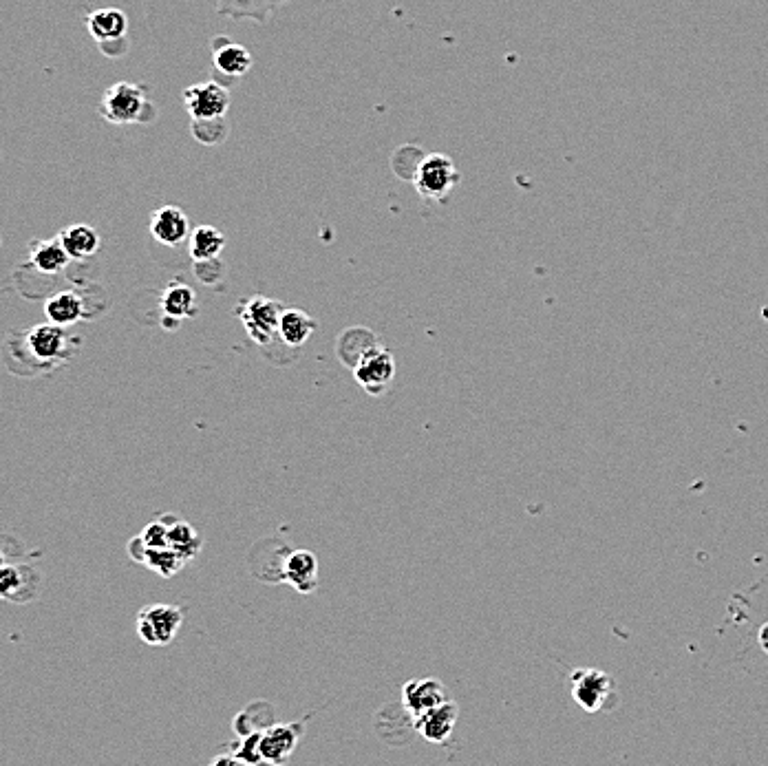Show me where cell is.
I'll return each mask as SVG.
<instances>
[{
    "label": "cell",
    "instance_id": "obj_1",
    "mask_svg": "<svg viewBox=\"0 0 768 766\" xmlns=\"http://www.w3.org/2000/svg\"><path fill=\"white\" fill-rule=\"evenodd\" d=\"M146 113H153V106L148 102V89L137 82H115L104 91L100 102V115L109 124L124 126L144 122Z\"/></svg>",
    "mask_w": 768,
    "mask_h": 766
},
{
    "label": "cell",
    "instance_id": "obj_2",
    "mask_svg": "<svg viewBox=\"0 0 768 766\" xmlns=\"http://www.w3.org/2000/svg\"><path fill=\"white\" fill-rule=\"evenodd\" d=\"M413 186L426 201H444L453 188L462 182L460 170L448 155H424L413 170Z\"/></svg>",
    "mask_w": 768,
    "mask_h": 766
},
{
    "label": "cell",
    "instance_id": "obj_3",
    "mask_svg": "<svg viewBox=\"0 0 768 766\" xmlns=\"http://www.w3.org/2000/svg\"><path fill=\"white\" fill-rule=\"evenodd\" d=\"M283 305L268 296H252V299L241 303V323L245 332L254 340V343L265 345L279 334Z\"/></svg>",
    "mask_w": 768,
    "mask_h": 766
},
{
    "label": "cell",
    "instance_id": "obj_4",
    "mask_svg": "<svg viewBox=\"0 0 768 766\" xmlns=\"http://www.w3.org/2000/svg\"><path fill=\"white\" fill-rule=\"evenodd\" d=\"M184 621V614L177 605H148L137 614V636L146 645H168Z\"/></svg>",
    "mask_w": 768,
    "mask_h": 766
},
{
    "label": "cell",
    "instance_id": "obj_5",
    "mask_svg": "<svg viewBox=\"0 0 768 766\" xmlns=\"http://www.w3.org/2000/svg\"><path fill=\"white\" fill-rule=\"evenodd\" d=\"M354 378L371 396H380V393L391 387L393 378H396V360H393L387 349L369 347L362 351L358 358L354 367Z\"/></svg>",
    "mask_w": 768,
    "mask_h": 766
},
{
    "label": "cell",
    "instance_id": "obj_6",
    "mask_svg": "<svg viewBox=\"0 0 768 766\" xmlns=\"http://www.w3.org/2000/svg\"><path fill=\"white\" fill-rule=\"evenodd\" d=\"M572 696L581 709L599 714L614 702L612 678L601 669H576L572 674Z\"/></svg>",
    "mask_w": 768,
    "mask_h": 766
},
{
    "label": "cell",
    "instance_id": "obj_7",
    "mask_svg": "<svg viewBox=\"0 0 768 766\" xmlns=\"http://www.w3.org/2000/svg\"><path fill=\"white\" fill-rule=\"evenodd\" d=\"M184 106L190 120H212L226 117L230 109V93L219 80L192 84L184 91Z\"/></svg>",
    "mask_w": 768,
    "mask_h": 766
},
{
    "label": "cell",
    "instance_id": "obj_8",
    "mask_svg": "<svg viewBox=\"0 0 768 766\" xmlns=\"http://www.w3.org/2000/svg\"><path fill=\"white\" fill-rule=\"evenodd\" d=\"M212 47V73L217 80H239L252 69V53L226 36H217L210 42Z\"/></svg>",
    "mask_w": 768,
    "mask_h": 766
},
{
    "label": "cell",
    "instance_id": "obj_9",
    "mask_svg": "<svg viewBox=\"0 0 768 766\" xmlns=\"http://www.w3.org/2000/svg\"><path fill=\"white\" fill-rule=\"evenodd\" d=\"M148 230H151V237L166 248L181 246V243L190 239L192 232L186 212L179 206L170 204L153 210L151 221H148Z\"/></svg>",
    "mask_w": 768,
    "mask_h": 766
},
{
    "label": "cell",
    "instance_id": "obj_10",
    "mask_svg": "<svg viewBox=\"0 0 768 766\" xmlns=\"http://www.w3.org/2000/svg\"><path fill=\"white\" fill-rule=\"evenodd\" d=\"M303 736V722L272 725L261 733V753L268 764H283L292 758L298 740Z\"/></svg>",
    "mask_w": 768,
    "mask_h": 766
},
{
    "label": "cell",
    "instance_id": "obj_11",
    "mask_svg": "<svg viewBox=\"0 0 768 766\" xmlns=\"http://www.w3.org/2000/svg\"><path fill=\"white\" fill-rule=\"evenodd\" d=\"M457 714H460V709H457L455 702L446 700L442 705H437L429 711H424V714H420L418 718H413V725H415V731H418L424 740H429L433 744H446L448 738L453 736Z\"/></svg>",
    "mask_w": 768,
    "mask_h": 766
},
{
    "label": "cell",
    "instance_id": "obj_12",
    "mask_svg": "<svg viewBox=\"0 0 768 766\" xmlns=\"http://www.w3.org/2000/svg\"><path fill=\"white\" fill-rule=\"evenodd\" d=\"M27 347L31 351V356L42 360V363H53L64 356V349H67V332H64L62 325L56 323H42L34 325L27 332Z\"/></svg>",
    "mask_w": 768,
    "mask_h": 766
},
{
    "label": "cell",
    "instance_id": "obj_13",
    "mask_svg": "<svg viewBox=\"0 0 768 766\" xmlns=\"http://www.w3.org/2000/svg\"><path fill=\"white\" fill-rule=\"evenodd\" d=\"M442 702H446V691L437 678L411 680L402 687V705L411 718H418L424 711L442 705Z\"/></svg>",
    "mask_w": 768,
    "mask_h": 766
},
{
    "label": "cell",
    "instance_id": "obj_14",
    "mask_svg": "<svg viewBox=\"0 0 768 766\" xmlns=\"http://www.w3.org/2000/svg\"><path fill=\"white\" fill-rule=\"evenodd\" d=\"M283 581L301 594H309L318 588V561L314 552L292 550L283 563Z\"/></svg>",
    "mask_w": 768,
    "mask_h": 766
},
{
    "label": "cell",
    "instance_id": "obj_15",
    "mask_svg": "<svg viewBox=\"0 0 768 766\" xmlns=\"http://www.w3.org/2000/svg\"><path fill=\"white\" fill-rule=\"evenodd\" d=\"M89 34L100 42V45H106V42H115V40H126L128 34V18L117 7H102L95 9L87 18Z\"/></svg>",
    "mask_w": 768,
    "mask_h": 766
},
{
    "label": "cell",
    "instance_id": "obj_16",
    "mask_svg": "<svg viewBox=\"0 0 768 766\" xmlns=\"http://www.w3.org/2000/svg\"><path fill=\"white\" fill-rule=\"evenodd\" d=\"M29 261L42 274H60L62 270H67L69 261L73 259L69 257V252L64 248V243L58 234V237L53 239L31 241Z\"/></svg>",
    "mask_w": 768,
    "mask_h": 766
},
{
    "label": "cell",
    "instance_id": "obj_17",
    "mask_svg": "<svg viewBox=\"0 0 768 766\" xmlns=\"http://www.w3.org/2000/svg\"><path fill=\"white\" fill-rule=\"evenodd\" d=\"M60 239H62L64 248H67L69 257L73 261L91 259L93 254L98 252L102 246L100 232L95 230L93 226H87V223H73V226L64 228L60 232Z\"/></svg>",
    "mask_w": 768,
    "mask_h": 766
},
{
    "label": "cell",
    "instance_id": "obj_18",
    "mask_svg": "<svg viewBox=\"0 0 768 766\" xmlns=\"http://www.w3.org/2000/svg\"><path fill=\"white\" fill-rule=\"evenodd\" d=\"M318 323L312 316L303 310H283L281 314V323H279V338L287 347H303L309 336L316 332Z\"/></svg>",
    "mask_w": 768,
    "mask_h": 766
},
{
    "label": "cell",
    "instance_id": "obj_19",
    "mask_svg": "<svg viewBox=\"0 0 768 766\" xmlns=\"http://www.w3.org/2000/svg\"><path fill=\"white\" fill-rule=\"evenodd\" d=\"M45 314L51 323L69 327L84 318V301L76 292H58L45 303Z\"/></svg>",
    "mask_w": 768,
    "mask_h": 766
},
{
    "label": "cell",
    "instance_id": "obj_20",
    "mask_svg": "<svg viewBox=\"0 0 768 766\" xmlns=\"http://www.w3.org/2000/svg\"><path fill=\"white\" fill-rule=\"evenodd\" d=\"M287 0H217V12L230 18H252L256 23H265L276 7Z\"/></svg>",
    "mask_w": 768,
    "mask_h": 766
},
{
    "label": "cell",
    "instance_id": "obj_21",
    "mask_svg": "<svg viewBox=\"0 0 768 766\" xmlns=\"http://www.w3.org/2000/svg\"><path fill=\"white\" fill-rule=\"evenodd\" d=\"M162 310L175 318H192L197 314V294L186 283H168L162 292Z\"/></svg>",
    "mask_w": 768,
    "mask_h": 766
},
{
    "label": "cell",
    "instance_id": "obj_22",
    "mask_svg": "<svg viewBox=\"0 0 768 766\" xmlns=\"http://www.w3.org/2000/svg\"><path fill=\"white\" fill-rule=\"evenodd\" d=\"M188 246L192 261L215 259L223 252V248H226V237H223V232L215 226H197L190 232Z\"/></svg>",
    "mask_w": 768,
    "mask_h": 766
},
{
    "label": "cell",
    "instance_id": "obj_23",
    "mask_svg": "<svg viewBox=\"0 0 768 766\" xmlns=\"http://www.w3.org/2000/svg\"><path fill=\"white\" fill-rule=\"evenodd\" d=\"M168 544H170V548L177 550L186 561H190L199 555L204 541H201L195 528L186 524V521L177 519V521H168Z\"/></svg>",
    "mask_w": 768,
    "mask_h": 766
},
{
    "label": "cell",
    "instance_id": "obj_24",
    "mask_svg": "<svg viewBox=\"0 0 768 766\" xmlns=\"http://www.w3.org/2000/svg\"><path fill=\"white\" fill-rule=\"evenodd\" d=\"M186 563H188V561H186L184 557H181L177 550H173V548L168 546V548H148L144 566H146V568H151V570L157 572V574H162V577L170 579V577H175V574H177L181 568H184Z\"/></svg>",
    "mask_w": 768,
    "mask_h": 766
},
{
    "label": "cell",
    "instance_id": "obj_25",
    "mask_svg": "<svg viewBox=\"0 0 768 766\" xmlns=\"http://www.w3.org/2000/svg\"><path fill=\"white\" fill-rule=\"evenodd\" d=\"M192 137L204 146H219L226 142L230 126L226 117H212V120H192Z\"/></svg>",
    "mask_w": 768,
    "mask_h": 766
},
{
    "label": "cell",
    "instance_id": "obj_26",
    "mask_svg": "<svg viewBox=\"0 0 768 766\" xmlns=\"http://www.w3.org/2000/svg\"><path fill=\"white\" fill-rule=\"evenodd\" d=\"M29 574V568H16L5 566L0 570V592L5 599L18 601V592L25 588V577Z\"/></svg>",
    "mask_w": 768,
    "mask_h": 766
},
{
    "label": "cell",
    "instance_id": "obj_27",
    "mask_svg": "<svg viewBox=\"0 0 768 766\" xmlns=\"http://www.w3.org/2000/svg\"><path fill=\"white\" fill-rule=\"evenodd\" d=\"M261 733L263 731H252L248 736H243L241 742L234 749V755L241 764H259L265 762L263 753H261Z\"/></svg>",
    "mask_w": 768,
    "mask_h": 766
},
{
    "label": "cell",
    "instance_id": "obj_28",
    "mask_svg": "<svg viewBox=\"0 0 768 766\" xmlns=\"http://www.w3.org/2000/svg\"><path fill=\"white\" fill-rule=\"evenodd\" d=\"M195 276L199 279V283L217 285L223 276H226V265H223L219 257L195 261Z\"/></svg>",
    "mask_w": 768,
    "mask_h": 766
},
{
    "label": "cell",
    "instance_id": "obj_29",
    "mask_svg": "<svg viewBox=\"0 0 768 766\" xmlns=\"http://www.w3.org/2000/svg\"><path fill=\"white\" fill-rule=\"evenodd\" d=\"M142 539L148 548H168V521H153L142 530Z\"/></svg>",
    "mask_w": 768,
    "mask_h": 766
},
{
    "label": "cell",
    "instance_id": "obj_30",
    "mask_svg": "<svg viewBox=\"0 0 768 766\" xmlns=\"http://www.w3.org/2000/svg\"><path fill=\"white\" fill-rule=\"evenodd\" d=\"M146 552H148V546L144 544L142 535H137V537H133L131 541H128V555H131L133 561L144 563L146 561Z\"/></svg>",
    "mask_w": 768,
    "mask_h": 766
},
{
    "label": "cell",
    "instance_id": "obj_31",
    "mask_svg": "<svg viewBox=\"0 0 768 766\" xmlns=\"http://www.w3.org/2000/svg\"><path fill=\"white\" fill-rule=\"evenodd\" d=\"M212 766H219V764H241L239 760H237V755H219V758H212V762H210Z\"/></svg>",
    "mask_w": 768,
    "mask_h": 766
},
{
    "label": "cell",
    "instance_id": "obj_32",
    "mask_svg": "<svg viewBox=\"0 0 768 766\" xmlns=\"http://www.w3.org/2000/svg\"><path fill=\"white\" fill-rule=\"evenodd\" d=\"M760 643H762L764 650L768 652V623L762 627V632H760Z\"/></svg>",
    "mask_w": 768,
    "mask_h": 766
}]
</instances>
